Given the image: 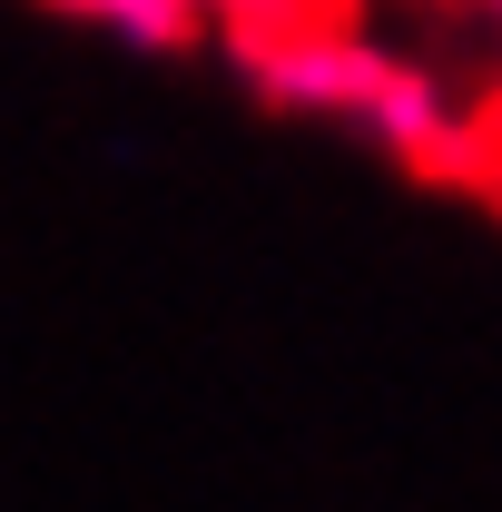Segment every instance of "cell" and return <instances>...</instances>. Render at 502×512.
<instances>
[{"instance_id":"cell-3","label":"cell","mask_w":502,"mask_h":512,"mask_svg":"<svg viewBox=\"0 0 502 512\" xmlns=\"http://www.w3.org/2000/svg\"><path fill=\"white\" fill-rule=\"evenodd\" d=\"M473 197L502 207V99H493V138H483V168H473Z\"/></svg>"},{"instance_id":"cell-1","label":"cell","mask_w":502,"mask_h":512,"mask_svg":"<svg viewBox=\"0 0 502 512\" xmlns=\"http://www.w3.org/2000/svg\"><path fill=\"white\" fill-rule=\"evenodd\" d=\"M227 40H237L247 79L276 99V109L325 119V128H355V138H375L384 158L473 188L483 138H493V99H463L443 69L384 50L345 0H266L256 20L227 30Z\"/></svg>"},{"instance_id":"cell-2","label":"cell","mask_w":502,"mask_h":512,"mask_svg":"<svg viewBox=\"0 0 502 512\" xmlns=\"http://www.w3.org/2000/svg\"><path fill=\"white\" fill-rule=\"evenodd\" d=\"M40 10L89 20V30H109V40H128V50H178V40H197V30L256 20L266 0H40Z\"/></svg>"},{"instance_id":"cell-4","label":"cell","mask_w":502,"mask_h":512,"mask_svg":"<svg viewBox=\"0 0 502 512\" xmlns=\"http://www.w3.org/2000/svg\"><path fill=\"white\" fill-rule=\"evenodd\" d=\"M463 10H473V20H483V30L502 40V0H463Z\"/></svg>"}]
</instances>
